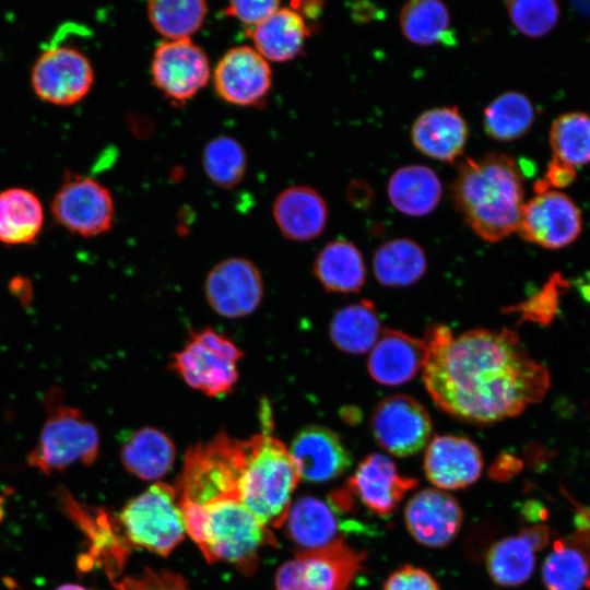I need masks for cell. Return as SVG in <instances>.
<instances>
[{"label":"cell","mask_w":590,"mask_h":590,"mask_svg":"<svg viewBox=\"0 0 590 590\" xmlns=\"http://www.w3.org/2000/svg\"><path fill=\"white\" fill-rule=\"evenodd\" d=\"M450 20L447 5L439 0L409 1L399 14L403 36L418 46L447 43L448 38H452Z\"/></svg>","instance_id":"cell-33"},{"label":"cell","mask_w":590,"mask_h":590,"mask_svg":"<svg viewBox=\"0 0 590 590\" xmlns=\"http://www.w3.org/2000/svg\"><path fill=\"white\" fill-rule=\"evenodd\" d=\"M248 34L253 48L268 61L285 62L303 50L310 31L305 17L293 8H280Z\"/></svg>","instance_id":"cell-24"},{"label":"cell","mask_w":590,"mask_h":590,"mask_svg":"<svg viewBox=\"0 0 590 590\" xmlns=\"http://www.w3.org/2000/svg\"><path fill=\"white\" fill-rule=\"evenodd\" d=\"M56 590H88V589H85L81 586H78V585H72V583H69V585H62L60 587H58Z\"/></svg>","instance_id":"cell-47"},{"label":"cell","mask_w":590,"mask_h":590,"mask_svg":"<svg viewBox=\"0 0 590 590\" xmlns=\"http://www.w3.org/2000/svg\"><path fill=\"white\" fill-rule=\"evenodd\" d=\"M548 590H583L590 588V559L566 540H557L542 568Z\"/></svg>","instance_id":"cell-37"},{"label":"cell","mask_w":590,"mask_h":590,"mask_svg":"<svg viewBox=\"0 0 590 590\" xmlns=\"http://www.w3.org/2000/svg\"><path fill=\"white\" fill-rule=\"evenodd\" d=\"M43 224V204L33 191L13 187L0 192V243L32 244L39 236Z\"/></svg>","instance_id":"cell-28"},{"label":"cell","mask_w":590,"mask_h":590,"mask_svg":"<svg viewBox=\"0 0 590 590\" xmlns=\"http://www.w3.org/2000/svg\"><path fill=\"white\" fill-rule=\"evenodd\" d=\"M154 85L174 103H185L197 95L211 79L204 50L189 39L165 40L151 60Z\"/></svg>","instance_id":"cell-12"},{"label":"cell","mask_w":590,"mask_h":590,"mask_svg":"<svg viewBox=\"0 0 590 590\" xmlns=\"http://www.w3.org/2000/svg\"><path fill=\"white\" fill-rule=\"evenodd\" d=\"M204 294L220 316L237 319L252 314L263 298V281L250 260L233 257L216 263L208 273Z\"/></svg>","instance_id":"cell-15"},{"label":"cell","mask_w":590,"mask_h":590,"mask_svg":"<svg viewBox=\"0 0 590 590\" xmlns=\"http://www.w3.org/2000/svg\"><path fill=\"white\" fill-rule=\"evenodd\" d=\"M423 382L434 403L462 421L489 424L519 415L545 394L550 376L508 329L426 333Z\"/></svg>","instance_id":"cell-1"},{"label":"cell","mask_w":590,"mask_h":590,"mask_svg":"<svg viewBox=\"0 0 590 590\" xmlns=\"http://www.w3.org/2000/svg\"><path fill=\"white\" fill-rule=\"evenodd\" d=\"M577 288L583 299L590 303V271L577 280Z\"/></svg>","instance_id":"cell-46"},{"label":"cell","mask_w":590,"mask_h":590,"mask_svg":"<svg viewBox=\"0 0 590 590\" xmlns=\"http://www.w3.org/2000/svg\"><path fill=\"white\" fill-rule=\"evenodd\" d=\"M240 502L263 527L286 522L300 476L286 446L263 430L246 439Z\"/></svg>","instance_id":"cell-4"},{"label":"cell","mask_w":590,"mask_h":590,"mask_svg":"<svg viewBox=\"0 0 590 590\" xmlns=\"http://www.w3.org/2000/svg\"><path fill=\"white\" fill-rule=\"evenodd\" d=\"M117 590H190L185 578L170 570L143 569L116 583Z\"/></svg>","instance_id":"cell-40"},{"label":"cell","mask_w":590,"mask_h":590,"mask_svg":"<svg viewBox=\"0 0 590 590\" xmlns=\"http://www.w3.org/2000/svg\"><path fill=\"white\" fill-rule=\"evenodd\" d=\"M512 25L528 37L547 35L557 24L560 9L552 0H514L506 2Z\"/></svg>","instance_id":"cell-39"},{"label":"cell","mask_w":590,"mask_h":590,"mask_svg":"<svg viewBox=\"0 0 590 590\" xmlns=\"http://www.w3.org/2000/svg\"><path fill=\"white\" fill-rule=\"evenodd\" d=\"M553 158L575 169L590 164V115L581 111L558 116L550 130Z\"/></svg>","instance_id":"cell-36"},{"label":"cell","mask_w":590,"mask_h":590,"mask_svg":"<svg viewBox=\"0 0 590 590\" xmlns=\"http://www.w3.org/2000/svg\"><path fill=\"white\" fill-rule=\"evenodd\" d=\"M451 193L465 223L482 239L497 243L517 232L526 202L522 176L510 155L465 157Z\"/></svg>","instance_id":"cell-2"},{"label":"cell","mask_w":590,"mask_h":590,"mask_svg":"<svg viewBox=\"0 0 590 590\" xmlns=\"http://www.w3.org/2000/svg\"><path fill=\"white\" fill-rule=\"evenodd\" d=\"M519 534H521L528 541L534 552L545 547L550 541V529L542 524L523 529Z\"/></svg>","instance_id":"cell-44"},{"label":"cell","mask_w":590,"mask_h":590,"mask_svg":"<svg viewBox=\"0 0 590 590\" xmlns=\"http://www.w3.org/2000/svg\"><path fill=\"white\" fill-rule=\"evenodd\" d=\"M0 516H1V509H0Z\"/></svg>","instance_id":"cell-48"},{"label":"cell","mask_w":590,"mask_h":590,"mask_svg":"<svg viewBox=\"0 0 590 590\" xmlns=\"http://www.w3.org/2000/svg\"><path fill=\"white\" fill-rule=\"evenodd\" d=\"M314 273L320 284L333 293H356L366 279V268L359 249L351 241L328 243L317 255Z\"/></svg>","instance_id":"cell-27"},{"label":"cell","mask_w":590,"mask_h":590,"mask_svg":"<svg viewBox=\"0 0 590 590\" xmlns=\"http://www.w3.org/2000/svg\"><path fill=\"white\" fill-rule=\"evenodd\" d=\"M186 533L209 563H229L244 575L257 568L259 551L274 545L271 532L238 500L204 506L178 502Z\"/></svg>","instance_id":"cell-3"},{"label":"cell","mask_w":590,"mask_h":590,"mask_svg":"<svg viewBox=\"0 0 590 590\" xmlns=\"http://www.w3.org/2000/svg\"><path fill=\"white\" fill-rule=\"evenodd\" d=\"M517 459L514 457H499L492 468V475L496 479H506L517 471Z\"/></svg>","instance_id":"cell-45"},{"label":"cell","mask_w":590,"mask_h":590,"mask_svg":"<svg viewBox=\"0 0 590 590\" xmlns=\"http://www.w3.org/2000/svg\"><path fill=\"white\" fill-rule=\"evenodd\" d=\"M212 78L217 95L237 106L259 104L272 85L269 62L249 46L227 50L217 62Z\"/></svg>","instance_id":"cell-16"},{"label":"cell","mask_w":590,"mask_h":590,"mask_svg":"<svg viewBox=\"0 0 590 590\" xmlns=\"http://www.w3.org/2000/svg\"><path fill=\"white\" fill-rule=\"evenodd\" d=\"M458 502L446 492L425 488L406 504L404 520L411 535L421 544L441 547L450 543L462 524Z\"/></svg>","instance_id":"cell-18"},{"label":"cell","mask_w":590,"mask_h":590,"mask_svg":"<svg viewBox=\"0 0 590 590\" xmlns=\"http://www.w3.org/2000/svg\"><path fill=\"white\" fill-rule=\"evenodd\" d=\"M290 455L300 479L327 482L343 474L352 458L340 437L321 425L302 428L290 447Z\"/></svg>","instance_id":"cell-19"},{"label":"cell","mask_w":590,"mask_h":590,"mask_svg":"<svg viewBox=\"0 0 590 590\" xmlns=\"http://www.w3.org/2000/svg\"><path fill=\"white\" fill-rule=\"evenodd\" d=\"M427 357L424 340L396 330H384L370 350L367 369L378 384L398 386L423 369Z\"/></svg>","instance_id":"cell-21"},{"label":"cell","mask_w":590,"mask_h":590,"mask_svg":"<svg viewBox=\"0 0 590 590\" xmlns=\"http://www.w3.org/2000/svg\"><path fill=\"white\" fill-rule=\"evenodd\" d=\"M468 137V123L457 106L427 109L418 115L411 128L413 145L440 162H455L462 154Z\"/></svg>","instance_id":"cell-22"},{"label":"cell","mask_w":590,"mask_h":590,"mask_svg":"<svg viewBox=\"0 0 590 590\" xmlns=\"http://www.w3.org/2000/svg\"><path fill=\"white\" fill-rule=\"evenodd\" d=\"M50 210L59 225L85 238L109 231L115 217L110 191L91 177L72 173L64 176Z\"/></svg>","instance_id":"cell-10"},{"label":"cell","mask_w":590,"mask_h":590,"mask_svg":"<svg viewBox=\"0 0 590 590\" xmlns=\"http://www.w3.org/2000/svg\"><path fill=\"white\" fill-rule=\"evenodd\" d=\"M384 590H440L433 577L421 568L403 566L392 573Z\"/></svg>","instance_id":"cell-42"},{"label":"cell","mask_w":590,"mask_h":590,"mask_svg":"<svg viewBox=\"0 0 590 590\" xmlns=\"http://www.w3.org/2000/svg\"><path fill=\"white\" fill-rule=\"evenodd\" d=\"M31 84L42 101L70 106L90 93L94 84V69L80 49L70 45L50 46L35 60Z\"/></svg>","instance_id":"cell-11"},{"label":"cell","mask_w":590,"mask_h":590,"mask_svg":"<svg viewBox=\"0 0 590 590\" xmlns=\"http://www.w3.org/2000/svg\"><path fill=\"white\" fill-rule=\"evenodd\" d=\"M247 462L246 439L217 433L191 446L175 487L177 502L204 506L222 500L240 502ZM241 503V502H240Z\"/></svg>","instance_id":"cell-5"},{"label":"cell","mask_w":590,"mask_h":590,"mask_svg":"<svg viewBox=\"0 0 590 590\" xmlns=\"http://www.w3.org/2000/svg\"><path fill=\"white\" fill-rule=\"evenodd\" d=\"M58 398L54 390L48 392V416L27 456L28 464L46 475L60 473L75 463L92 464L101 447L96 426L81 410L61 403Z\"/></svg>","instance_id":"cell-6"},{"label":"cell","mask_w":590,"mask_h":590,"mask_svg":"<svg viewBox=\"0 0 590 590\" xmlns=\"http://www.w3.org/2000/svg\"><path fill=\"white\" fill-rule=\"evenodd\" d=\"M534 119L535 110L530 98L520 92L508 91L486 106L483 128L491 139L507 142L523 137Z\"/></svg>","instance_id":"cell-32"},{"label":"cell","mask_w":590,"mask_h":590,"mask_svg":"<svg viewBox=\"0 0 590 590\" xmlns=\"http://www.w3.org/2000/svg\"><path fill=\"white\" fill-rule=\"evenodd\" d=\"M576 169L555 158L547 165L545 177L534 184L535 193L556 190L570 185L576 178Z\"/></svg>","instance_id":"cell-43"},{"label":"cell","mask_w":590,"mask_h":590,"mask_svg":"<svg viewBox=\"0 0 590 590\" xmlns=\"http://www.w3.org/2000/svg\"><path fill=\"white\" fill-rule=\"evenodd\" d=\"M243 357V351L231 339L206 327L190 333L168 366L190 388L221 398L234 391Z\"/></svg>","instance_id":"cell-7"},{"label":"cell","mask_w":590,"mask_h":590,"mask_svg":"<svg viewBox=\"0 0 590 590\" xmlns=\"http://www.w3.org/2000/svg\"><path fill=\"white\" fill-rule=\"evenodd\" d=\"M120 521L131 544L162 556H167L186 532L175 487L162 482L131 499Z\"/></svg>","instance_id":"cell-8"},{"label":"cell","mask_w":590,"mask_h":590,"mask_svg":"<svg viewBox=\"0 0 590 590\" xmlns=\"http://www.w3.org/2000/svg\"><path fill=\"white\" fill-rule=\"evenodd\" d=\"M387 193L399 212L410 216H424L440 202L442 186L438 175L425 165H406L390 176Z\"/></svg>","instance_id":"cell-25"},{"label":"cell","mask_w":590,"mask_h":590,"mask_svg":"<svg viewBox=\"0 0 590 590\" xmlns=\"http://www.w3.org/2000/svg\"><path fill=\"white\" fill-rule=\"evenodd\" d=\"M432 428L426 409L406 394L381 400L371 416L376 441L397 457L412 456L422 450L430 438Z\"/></svg>","instance_id":"cell-14"},{"label":"cell","mask_w":590,"mask_h":590,"mask_svg":"<svg viewBox=\"0 0 590 590\" xmlns=\"http://www.w3.org/2000/svg\"><path fill=\"white\" fill-rule=\"evenodd\" d=\"M534 550L521 534L497 541L486 554L489 577L503 587L526 582L534 569Z\"/></svg>","instance_id":"cell-34"},{"label":"cell","mask_w":590,"mask_h":590,"mask_svg":"<svg viewBox=\"0 0 590 590\" xmlns=\"http://www.w3.org/2000/svg\"><path fill=\"white\" fill-rule=\"evenodd\" d=\"M374 274L388 287L409 286L418 281L427 269L423 248L412 239L394 238L377 248L373 257Z\"/></svg>","instance_id":"cell-29"},{"label":"cell","mask_w":590,"mask_h":590,"mask_svg":"<svg viewBox=\"0 0 590 590\" xmlns=\"http://www.w3.org/2000/svg\"><path fill=\"white\" fill-rule=\"evenodd\" d=\"M208 5L202 0H155L148 3V15L155 31L166 40L189 39L202 26Z\"/></svg>","instance_id":"cell-35"},{"label":"cell","mask_w":590,"mask_h":590,"mask_svg":"<svg viewBox=\"0 0 590 590\" xmlns=\"http://www.w3.org/2000/svg\"><path fill=\"white\" fill-rule=\"evenodd\" d=\"M123 467L146 481L157 480L172 468L176 448L173 440L158 428L145 426L132 432L121 446Z\"/></svg>","instance_id":"cell-26"},{"label":"cell","mask_w":590,"mask_h":590,"mask_svg":"<svg viewBox=\"0 0 590 590\" xmlns=\"http://www.w3.org/2000/svg\"><path fill=\"white\" fill-rule=\"evenodd\" d=\"M329 334L332 343L343 352L361 354L370 351L381 334L375 305L364 299L339 309L330 322Z\"/></svg>","instance_id":"cell-30"},{"label":"cell","mask_w":590,"mask_h":590,"mask_svg":"<svg viewBox=\"0 0 590 590\" xmlns=\"http://www.w3.org/2000/svg\"><path fill=\"white\" fill-rule=\"evenodd\" d=\"M280 8L281 3L275 0L231 1L225 8V13L252 28Z\"/></svg>","instance_id":"cell-41"},{"label":"cell","mask_w":590,"mask_h":590,"mask_svg":"<svg viewBox=\"0 0 590 590\" xmlns=\"http://www.w3.org/2000/svg\"><path fill=\"white\" fill-rule=\"evenodd\" d=\"M286 521L290 539L305 550L320 548L341 539L337 538L340 526L333 508L316 497L298 499L291 506Z\"/></svg>","instance_id":"cell-31"},{"label":"cell","mask_w":590,"mask_h":590,"mask_svg":"<svg viewBox=\"0 0 590 590\" xmlns=\"http://www.w3.org/2000/svg\"><path fill=\"white\" fill-rule=\"evenodd\" d=\"M581 228V212L574 200L559 190H546L524 203L517 233L528 243L560 249L574 243Z\"/></svg>","instance_id":"cell-13"},{"label":"cell","mask_w":590,"mask_h":590,"mask_svg":"<svg viewBox=\"0 0 590 590\" xmlns=\"http://www.w3.org/2000/svg\"><path fill=\"white\" fill-rule=\"evenodd\" d=\"M272 215L284 237L294 241H309L324 231L328 206L315 189L308 186H292L276 196Z\"/></svg>","instance_id":"cell-23"},{"label":"cell","mask_w":590,"mask_h":590,"mask_svg":"<svg viewBox=\"0 0 590 590\" xmlns=\"http://www.w3.org/2000/svg\"><path fill=\"white\" fill-rule=\"evenodd\" d=\"M482 468L480 449L465 437L436 436L425 451V474L438 488L467 487L480 477Z\"/></svg>","instance_id":"cell-20"},{"label":"cell","mask_w":590,"mask_h":590,"mask_svg":"<svg viewBox=\"0 0 590 590\" xmlns=\"http://www.w3.org/2000/svg\"><path fill=\"white\" fill-rule=\"evenodd\" d=\"M417 480L399 474L386 456L371 453L357 465L345 488L379 517H389Z\"/></svg>","instance_id":"cell-17"},{"label":"cell","mask_w":590,"mask_h":590,"mask_svg":"<svg viewBox=\"0 0 590 590\" xmlns=\"http://www.w3.org/2000/svg\"><path fill=\"white\" fill-rule=\"evenodd\" d=\"M365 558L342 539L304 550L279 568L274 590H349Z\"/></svg>","instance_id":"cell-9"},{"label":"cell","mask_w":590,"mask_h":590,"mask_svg":"<svg viewBox=\"0 0 590 590\" xmlns=\"http://www.w3.org/2000/svg\"><path fill=\"white\" fill-rule=\"evenodd\" d=\"M202 165L213 184L232 188L239 184L246 174L247 155L237 140L228 135H219L204 146Z\"/></svg>","instance_id":"cell-38"}]
</instances>
